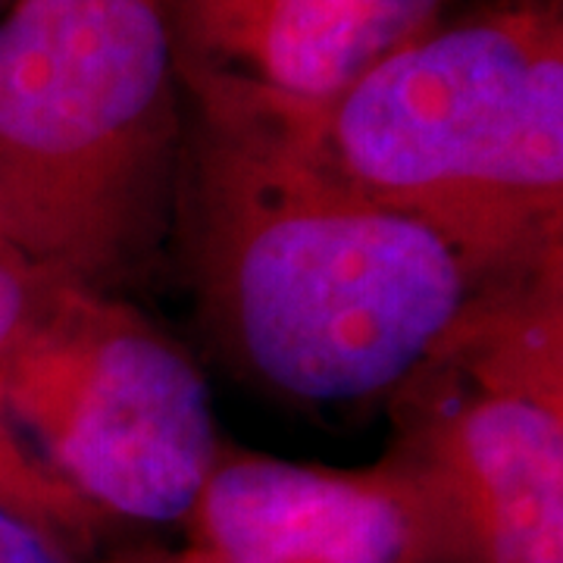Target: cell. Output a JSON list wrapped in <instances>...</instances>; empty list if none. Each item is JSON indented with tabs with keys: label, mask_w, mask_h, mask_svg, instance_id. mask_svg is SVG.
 Wrapping results in <instances>:
<instances>
[{
	"label": "cell",
	"mask_w": 563,
	"mask_h": 563,
	"mask_svg": "<svg viewBox=\"0 0 563 563\" xmlns=\"http://www.w3.org/2000/svg\"><path fill=\"white\" fill-rule=\"evenodd\" d=\"M173 235L222 354L307 407L395 395L476 291L439 232L344 179L303 113L185 103Z\"/></svg>",
	"instance_id": "1"
},
{
	"label": "cell",
	"mask_w": 563,
	"mask_h": 563,
	"mask_svg": "<svg viewBox=\"0 0 563 563\" xmlns=\"http://www.w3.org/2000/svg\"><path fill=\"white\" fill-rule=\"evenodd\" d=\"M303 117L344 179L442 235L473 288L563 254L561 0L442 16Z\"/></svg>",
	"instance_id": "2"
},
{
	"label": "cell",
	"mask_w": 563,
	"mask_h": 563,
	"mask_svg": "<svg viewBox=\"0 0 563 563\" xmlns=\"http://www.w3.org/2000/svg\"><path fill=\"white\" fill-rule=\"evenodd\" d=\"M185 95L161 0H7L0 242L113 291L173 235Z\"/></svg>",
	"instance_id": "3"
},
{
	"label": "cell",
	"mask_w": 563,
	"mask_h": 563,
	"mask_svg": "<svg viewBox=\"0 0 563 563\" xmlns=\"http://www.w3.org/2000/svg\"><path fill=\"white\" fill-rule=\"evenodd\" d=\"M563 254L485 282L391 395L385 454L420 492L439 563H563Z\"/></svg>",
	"instance_id": "4"
},
{
	"label": "cell",
	"mask_w": 563,
	"mask_h": 563,
	"mask_svg": "<svg viewBox=\"0 0 563 563\" xmlns=\"http://www.w3.org/2000/svg\"><path fill=\"white\" fill-rule=\"evenodd\" d=\"M210 404L191 354L139 307L44 276L7 361V407L103 517L188 520L222 454Z\"/></svg>",
	"instance_id": "5"
},
{
	"label": "cell",
	"mask_w": 563,
	"mask_h": 563,
	"mask_svg": "<svg viewBox=\"0 0 563 563\" xmlns=\"http://www.w3.org/2000/svg\"><path fill=\"white\" fill-rule=\"evenodd\" d=\"M188 107L310 113L432 29L448 0H161Z\"/></svg>",
	"instance_id": "6"
},
{
	"label": "cell",
	"mask_w": 563,
	"mask_h": 563,
	"mask_svg": "<svg viewBox=\"0 0 563 563\" xmlns=\"http://www.w3.org/2000/svg\"><path fill=\"white\" fill-rule=\"evenodd\" d=\"M185 526L181 563H439L426 504L391 457L325 470L222 448Z\"/></svg>",
	"instance_id": "7"
},
{
	"label": "cell",
	"mask_w": 563,
	"mask_h": 563,
	"mask_svg": "<svg viewBox=\"0 0 563 563\" xmlns=\"http://www.w3.org/2000/svg\"><path fill=\"white\" fill-rule=\"evenodd\" d=\"M44 273L0 242V507L16 514L79 558L113 523L63 483L29 448L7 407V361L29 320Z\"/></svg>",
	"instance_id": "8"
},
{
	"label": "cell",
	"mask_w": 563,
	"mask_h": 563,
	"mask_svg": "<svg viewBox=\"0 0 563 563\" xmlns=\"http://www.w3.org/2000/svg\"><path fill=\"white\" fill-rule=\"evenodd\" d=\"M0 563H76L57 539L0 507Z\"/></svg>",
	"instance_id": "9"
},
{
	"label": "cell",
	"mask_w": 563,
	"mask_h": 563,
	"mask_svg": "<svg viewBox=\"0 0 563 563\" xmlns=\"http://www.w3.org/2000/svg\"><path fill=\"white\" fill-rule=\"evenodd\" d=\"M0 7H3V0H0Z\"/></svg>",
	"instance_id": "10"
},
{
	"label": "cell",
	"mask_w": 563,
	"mask_h": 563,
	"mask_svg": "<svg viewBox=\"0 0 563 563\" xmlns=\"http://www.w3.org/2000/svg\"><path fill=\"white\" fill-rule=\"evenodd\" d=\"M179 563H181V561H179Z\"/></svg>",
	"instance_id": "11"
}]
</instances>
